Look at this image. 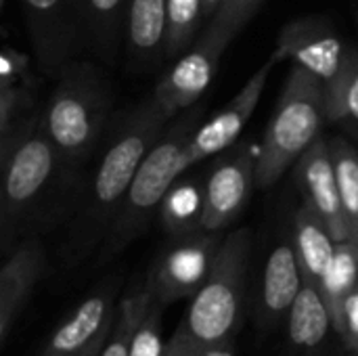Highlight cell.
I'll use <instances>...</instances> for the list:
<instances>
[{
	"mask_svg": "<svg viewBox=\"0 0 358 356\" xmlns=\"http://www.w3.org/2000/svg\"><path fill=\"white\" fill-rule=\"evenodd\" d=\"M193 356H237V348H235V342L233 340H227L218 346H212V348H206L201 353Z\"/></svg>",
	"mask_w": 358,
	"mask_h": 356,
	"instance_id": "cell-31",
	"label": "cell"
},
{
	"mask_svg": "<svg viewBox=\"0 0 358 356\" xmlns=\"http://www.w3.org/2000/svg\"><path fill=\"white\" fill-rule=\"evenodd\" d=\"M327 122L358 136V48H350L348 65L338 90L327 99Z\"/></svg>",
	"mask_w": 358,
	"mask_h": 356,
	"instance_id": "cell-27",
	"label": "cell"
},
{
	"mask_svg": "<svg viewBox=\"0 0 358 356\" xmlns=\"http://www.w3.org/2000/svg\"><path fill=\"white\" fill-rule=\"evenodd\" d=\"M250 256L252 231L248 227L224 235L208 281L191 298L164 356H193L233 340L241 317Z\"/></svg>",
	"mask_w": 358,
	"mask_h": 356,
	"instance_id": "cell-4",
	"label": "cell"
},
{
	"mask_svg": "<svg viewBox=\"0 0 358 356\" xmlns=\"http://www.w3.org/2000/svg\"><path fill=\"white\" fill-rule=\"evenodd\" d=\"M338 334H340V340H342L346 353L358 350V285L344 300Z\"/></svg>",
	"mask_w": 358,
	"mask_h": 356,
	"instance_id": "cell-30",
	"label": "cell"
},
{
	"mask_svg": "<svg viewBox=\"0 0 358 356\" xmlns=\"http://www.w3.org/2000/svg\"><path fill=\"white\" fill-rule=\"evenodd\" d=\"M358 285V245L355 241H340L336 245V254L334 260L329 264V271L323 279L321 285V296L325 298L331 317H334V325L338 332L340 325V317H342V306L344 300L348 298V294Z\"/></svg>",
	"mask_w": 358,
	"mask_h": 356,
	"instance_id": "cell-23",
	"label": "cell"
},
{
	"mask_svg": "<svg viewBox=\"0 0 358 356\" xmlns=\"http://www.w3.org/2000/svg\"><path fill=\"white\" fill-rule=\"evenodd\" d=\"M203 118V103L189 107L168 124L164 134L149 149L96 254V266H107L109 262H113L132 241H136L149 229L153 216L159 214V206L168 189L182 174V153L195 130L201 126Z\"/></svg>",
	"mask_w": 358,
	"mask_h": 356,
	"instance_id": "cell-5",
	"label": "cell"
},
{
	"mask_svg": "<svg viewBox=\"0 0 358 356\" xmlns=\"http://www.w3.org/2000/svg\"><path fill=\"white\" fill-rule=\"evenodd\" d=\"M346 356H358V353H346Z\"/></svg>",
	"mask_w": 358,
	"mask_h": 356,
	"instance_id": "cell-34",
	"label": "cell"
},
{
	"mask_svg": "<svg viewBox=\"0 0 358 356\" xmlns=\"http://www.w3.org/2000/svg\"><path fill=\"white\" fill-rule=\"evenodd\" d=\"M222 0H203V21H212L214 15L218 13Z\"/></svg>",
	"mask_w": 358,
	"mask_h": 356,
	"instance_id": "cell-32",
	"label": "cell"
},
{
	"mask_svg": "<svg viewBox=\"0 0 358 356\" xmlns=\"http://www.w3.org/2000/svg\"><path fill=\"white\" fill-rule=\"evenodd\" d=\"M170 122L149 97L107 134L94 172L76 187L67 208V229L57 252L63 271L78 269L99 254L145 155Z\"/></svg>",
	"mask_w": 358,
	"mask_h": 356,
	"instance_id": "cell-1",
	"label": "cell"
},
{
	"mask_svg": "<svg viewBox=\"0 0 358 356\" xmlns=\"http://www.w3.org/2000/svg\"><path fill=\"white\" fill-rule=\"evenodd\" d=\"M164 306L151 302L130 340V356H164L166 346L162 340Z\"/></svg>",
	"mask_w": 358,
	"mask_h": 356,
	"instance_id": "cell-28",
	"label": "cell"
},
{
	"mask_svg": "<svg viewBox=\"0 0 358 356\" xmlns=\"http://www.w3.org/2000/svg\"><path fill=\"white\" fill-rule=\"evenodd\" d=\"M281 59L273 50V55L252 73V78L243 84V88L210 120L201 122V126L191 136L185 153H182V172L191 170L199 162L220 155L227 149H231L235 143H239V136L254 115L262 92L268 84L273 67Z\"/></svg>",
	"mask_w": 358,
	"mask_h": 356,
	"instance_id": "cell-12",
	"label": "cell"
},
{
	"mask_svg": "<svg viewBox=\"0 0 358 356\" xmlns=\"http://www.w3.org/2000/svg\"><path fill=\"white\" fill-rule=\"evenodd\" d=\"M355 353H358V350H355Z\"/></svg>",
	"mask_w": 358,
	"mask_h": 356,
	"instance_id": "cell-35",
	"label": "cell"
},
{
	"mask_svg": "<svg viewBox=\"0 0 358 356\" xmlns=\"http://www.w3.org/2000/svg\"><path fill=\"white\" fill-rule=\"evenodd\" d=\"M109 334H111V332H109ZM109 334H107V336H101V338H99V340H96L88 350H86V353H82L80 356H101L103 348H105V342H107V338H109Z\"/></svg>",
	"mask_w": 358,
	"mask_h": 356,
	"instance_id": "cell-33",
	"label": "cell"
},
{
	"mask_svg": "<svg viewBox=\"0 0 358 356\" xmlns=\"http://www.w3.org/2000/svg\"><path fill=\"white\" fill-rule=\"evenodd\" d=\"M302 285L304 273L294 241L292 237H285L271 250L262 273L260 315L264 323H279L287 319Z\"/></svg>",
	"mask_w": 358,
	"mask_h": 356,
	"instance_id": "cell-17",
	"label": "cell"
},
{
	"mask_svg": "<svg viewBox=\"0 0 358 356\" xmlns=\"http://www.w3.org/2000/svg\"><path fill=\"white\" fill-rule=\"evenodd\" d=\"M203 21V0H168L166 59L187 52L199 36Z\"/></svg>",
	"mask_w": 358,
	"mask_h": 356,
	"instance_id": "cell-26",
	"label": "cell"
},
{
	"mask_svg": "<svg viewBox=\"0 0 358 356\" xmlns=\"http://www.w3.org/2000/svg\"><path fill=\"white\" fill-rule=\"evenodd\" d=\"M130 0H78L82 52L113 65L126 40Z\"/></svg>",
	"mask_w": 358,
	"mask_h": 356,
	"instance_id": "cell-18",
	"label": "cell"
},
{
	"mask_svg": "<svg viewBox=\"0 0 358 356\" xmlns=\"http://www.w3.org/2000/svg\"><path fill=\"white\" fill-rule=\"evenodd\" d=\"M151 302H153V296H151L145 279L130 285V290L117 302L115 323L111 327V334L105 342L101 356H130L132 334Z\"/></svg>",
	"mask_w": 358,
	"mask_h": 356,
	"instance_id": "cell-24",
	"label": "cell"
},
{
	"mask_svg": "<svg viewBox=\"0 0 358 356\" xmlns=\"http://www.w3.org/2000/svg\"><path fill=\"white\" fill-rule=\"evenodd\" d=\"M36 67L55 80L82 52L78 0H21Z\"/></svg>",
	"mask_w": 358,
	"mask_h": 356,
	"instance_id": "cell-11",
	"label": "cell"
},
{
	"mask_svg": "<svg viewBox=\"0 0 358 356\" xmlns=\"http://www.w3.org/2000/svg\"><path fill=\"white\" fill-rule=\"evenodd\" d=\"M275 52L281 61L292 59L294 65L315 73L323 82L327 99L338 90L350 57V48L344 46L336 25L317 15L285 23L277 36Z\"/></svg>",
	"mask_w": 358,
	"mask_h": 356,
	"instance_id": "cell-9",
	"label": "cell"
},
{
	"mask_svg": "<svg viewBox=\"0 0 358 356\" xmlns=\"http://www.w3.org/2000/svg\"><path fill=\"white\" fill-rule=\"evenodd\" d=\"M46 271V250L38 235L23 237L0 271V346H6L27 300Z\"/></svg>",
	"mask_w": 358,
	"mask_h": 356,
	"instance_id": "cell-14",
	"label": "cell"
},
{
	"mask_svg": "<svg viewBox=\"0 0 358 356\" xmlns=\"http://www.w3.org/2000/svg\"><path fill=\"white\" fill-rule=\"evenodd\" d=\"M206 212V176L182 172L168 189L162 206L159 220L168 237H182L203 231Z\"/></svg>",
	"mask_w": 358,
	"mask_h": 356,
	"instance_id": "cell-21",
	"label": "cell"
},
{
	"mask_svg": "<svg viewBox=\"0 0 358 356\" xmlns=\"http://www.w3.org/2000/svg\"><path fill=\"white\" fill-rule=\"evenodd\" d=\"M327 92L323 82L294 65L258 149V189L275 187L323 134Z\"/></svg>",
	"mask_w": 358,
	"mask_h": 356,
	"instance_id": "cell-6",
	"label": "cell"
},
{
	"mask_svg": "<svg viewBox=\"0 0 358 356\" xmlns=\"http://www.w3.org/2000/svg\"><path fill=\"white\" fill-rule=\"evenodd\" d=\"M285 321L289 342L302 356H327L329 340L340 338L325 298L308 281H304Z\"/></svg>",
	"mask_w": 358,
	"mask_h": 356,
	"instance_id": "cell-19",
	"label": "cell"
},
{
	"mask_svg": "<svg viewBox=\"0 0 358 356\" xmlns=\"http://www.w3.org/2000/svg\"><path fill=\"white\" fill-rule=\"evenodd\" d=\"M264 2L266 0H222L218 13L208 23H214L235 40V36L248 25V21L258 13Z\"/></svg>",
	"mask_w": 358,
	"mask_h": 356,
	"instance_id": "cell-29",
	"label": "cell"
},
{
	"mask_svg": "<svg viewBox=\"0 0 358 356\" xmlns=\"http://www.w3.org/2000/svg\"><path fill=\"white\" fill-rule=\"evenodd\" d=\"M224 235L197 231L182 237H168L145 277L153 302L166 308L193 298L208 281Z\"/></svg>",
	"mask_w": 358,
	"mask_h": 356,
	"instance_id": "cell-7",
	"label": "cell"
},
{
	"mask_svg": "<svg viewBox=\"0 0 358 356\" xmlns=\"http://www.w3.org/2000/svg\"><path fill=\"white\" fill-rule=\"evenodd\" d=\"M342 195L344 214L350 227V241H358V149L346 136H327Z\"/></svg>",
	"mask_w": 358,
	"mask_h": 356,
	"instance_id": "cell-25",
	"label": "cell"
},
{
	"mask_svg": "<svg viewBox=\"0 0 358 356\" xmlns=\"http://www.w3.org/2000/svg\"><path fill=\"white\" fill-rule=\"evenodd\" d=\"M296 178L304 193V201L325 220L334 239L350 241V227L344 214L342 195L327 136H319L296 164Z\"/></svg>",
	"mask_w": 358,
	"mask_h": 356,
	"instance_id": "cell-15",
	"label": "cell"
},
{
	"mask_svg": "<svg viewBox=\"0 0 358 356\" xmlns=\"http://www.w3.org/2000/svg\"><path fill=\"white\" fill-rule=\"evenodd\" d=\"M113 86L105 71L73 59L55 78V88L42 107V126L73 176L107 138L113 115Z\"/></svg>",
	"mask_w": 358,
	"mask_h": 356,
	"instance_id": "cell-3",
	"label": "cell"
},
{
	"mask_svg": "<svg viewBox=\"0 0 358 356\" xmlns=\"http://www.w3.org/2000/svg\"><path fill=\"white\" fill-rule=\"evenodd\" d=\"M357 245H358V241H357Z\"/></svg>",
	"mask_w": 358,
	"mask_h": 356,
	"instance_id": "cell-36",
	"label": "cell"
},
{
	"mask_svg": "<svg viewBox=\"0 0 358 356\" xmlns=\"http://www.w3.org/2000/svg\"><path fill=\"white\" fill-rule=\"evenodd\" d=\"M117 292V275H111L103 283H99L52 332L40 356H80L101 336H107L115 323Z\"/></svg>",
	"mask_w": 358,
	"mask_h": 356,
	"instance_id": "cell-13",
	"label": "cell"
},
{
	"mask_svg": "<svg viewBox=\"0 0 358 356\" xmlns=\"http://www.w3.org/2000/svg\"><path fill=\"white\" fill-rule=\"evenodd\" d=\"M292 241L304 273V281L321 290L323 279L334 260L338 241L334 239L325 220L306 201H302V206L294 214Z\"/></svg>",
	"mask_w": 358,
	"mask_h": 356,
	"instance_id": "cell-20",
	"label": "cell"
},
{
	"mask_svg": "<svg viewBox=\"0 0 358 356\" xmlns=\"http://www.w3.org/2000/svg\"><path fill=\"white\" fill-rule=\"evenodd\" d=\"M258 189V149L241 141L218 155V162L206 174V212L203 231L224 233Z\"/></svg>",
	"mask_w": 358,
	"mask_h": 356,
	"instance_id": "cell-10",
	"label": "cell"
},
{
	"mask_svg": "<svg viewBox=\"0 0 358 356\" xmlns=\"http://www.w3.org/2000/svg\"><path fill=\"white\" fill-rule=\"evenodd\" d=\"M78 176L63 164L42 126V109L0 136V250L6 256L23 237L38 235L67 214Z\"/></svg>",
	"mask_w": 358,
	"mask_h": 356,
	"instance_id": "cell-2",
	"label": "cell"
},
{
	"mask_svg": "<svg viewBox=\"0 0 358 356\" xmlns=\"http://www.w3.org/2000/svg\"><path fill=\"white\" fill-rule=\"evenodd\" d=\"M231 42L233 38L227 31H222L214 23H208L193 46L176 57V63L162 76L151 94L155 105L170 120L197 105V101L218 73L222 55Z\"/></svg>",
	"mask_w": 358,
	"mask_h": 356,
	"instance_id": "cell-8",
	"label": "cell"
},
{
	"mask_svg": "<svg viewBox=\"0 0 358 356\" xmlns=\"http://www.w3.org/2000/svg\"><path fill=\"white\" fill-rule=\"evenodd\" d=\"M168 0H130L126 23V65L130 71H149L166 59Z\"/></svg>",
	"mask_w": 358,
	"mask_h": 356,
	"instance_id": "cell-16",
	"label": "cell"
},
{
	"mask_svg": "<svg viewBox=\"0 0 358 356\" xmlns=\"http://www.w3.org/2000/svg\"><path fill=\"white\" fill-rule=\"evenodd\" d=\"M31 88L34 80L27 55L4 46L0 69V136L36 111Z\"/></svg>",
	"mask_w": 358,
	"mask_h": 356,
	"instance_id": "cell-22",
	"label": "cell"
}]
</instances>
